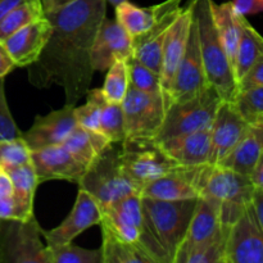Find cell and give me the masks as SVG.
I'll list each match as a JSON object with an SVG mask.
<instances>
[{
	"instance_id": "1",
	"label": "cell",
	"mask_w": 263,
	"mask_h": 263,
	"mask_svg": "<svg viewBox=\"0 0 263 263\" xmlns=\"http://www.w3.org/2000/svg\"><path fill=\"white\" fill-rule=\"evenodd\" d=\"M105 9V0H73L46 12L53 32L37 61L28 67L31 84L39 89L58 85L68 105L86 95L95 72L90 53Z\"/></svg>"
},
{
	"instance_id": "33",
	"label": "cell",
	"mask_w": 263,
	"mask_h": 263,
	"mask_svg": "<svg viewBox=\"0 0 263 263\" xmlns=\"http://www.w3.org/2000/svg\"><path fill=\"white\" fill-rule=\"evenodd\" d=\"M49 263H103L102 249H85L72 243L46 246Z\"/></svg>"
},
{
	"instance_id": "41",
	"label": "cell",
	"mask_w": 263,
	"mask_h": 263,
	"mask_svg": "<svg viewBox=\"0 0 263 263\" xmlns=\"http://www.w3.org/2000/svg\"><path fill=\"white\" fill-rule=\"evenodd\" d=\"M14 118L9 110L4 89V77H0V139H13L21 136Z\"/></svg>"
},
{
	"instance_id": "12",
	"label": "cell",
	"mask_w": 263,
	"mask_h": 263,
	"mask_svg": "<svg viewBox=\"0 0 263 263\" xmlns=\"http://www.w3.org/2000/svg\"><path fill=\"white\" fill-rule=\"evenodd\" d=\"M208 86L211 85L208 84L207 77H205L202 53H200L199 37H198L197 22H195L194 9H193V21L192 26H190L186 48H185L184 55L177 67L176 74H175L174 82H172L171 90H170V104L190 99L207 89Z\"/></svg>"
},
{
	"instance_id": "17",
	"label": "cell",
	"mask_w": 263,
	"mask_h": 263,
	"mask_svg": "<svg viewBox=\"0 0 263 263\" xmlns=\"http://www.w3.org/2000/svg\"><path fill=\"white\" fill-rule=\"evenodd\" d=\"M133 53V37L117 21L105 17L100 23L90 53L94 71H107L113 62L127 61Z\"/></svg>"
},
{
	"instance_id": "2",
	"label": "cell",
	"mask_w": 263,
	"mask_h": 263,
	"mask_svg": "<svg viewBox=\"0 0 263 263\" xmlns=\"http://www.w3.org/2000/svg\"><path fill=\"white\" fill-rule=\"evenodd\" d=\"M100 226L135 246L153 263H170L166 249L159 241L151 218L141 204V194H131L102 210Z\"/></svg>"
},
{
	"instance_id": "4",
	"label": "cell",
	"mask_w": 263,
	"mask_h": 263,
	"mask_svg": "<svg viewBox=\"0 0 263 263\" xmlns=\"http://www.w3.org/2000/svg\"><path fill=\"white\" fill-rule=\"evenodd\" d=\"M253 192L254 185L247 175L210 163L205 167L200 195L220 203L221 225L226 234L244 208L252 203Z\"/></svg>"
},
{
	"instance_id": "31",
	"label": "cell",
	"mask_w": 263,
	"mask_h": 263,
	"mask_svg": "<svg viewBox=\"0 0 263 263\" xmlns=\"http://www.w3.org/2000/svg\"><path fill=\"white\" fill-rule=\"evenodd\" d=\"M44 14L45 13L39 0H31L18 5L0 21V41H4L15 31L37 20L39 17H43Z\"/></svg>"
},
{
	"instance_id": "40",
	"label": "cell",
	"mask_w": 263,
	"mask_h": 263,
	"mask_svg": "<svg viewBox=\"0 0 263 263\" xmlns=\"http://www.w3.org/2000/svg\"><path fill=\"white\" fill-rule=\"evenodd\" d=\"M17 205L12 180L7 170L0 166V220H15Z\"/></svg>"
},
{
	"instance_id": "18",
	"label": "cell",
	"mask_w": 263,
	"mask_h": 263,
	"mask_svg": "<svg viewBox=\"0 0 263 263\" xmlns=\"http://www.w3.org/2000/svg\"><path fill=\"white\" fill-rule=\"evenodd\" d=\"M102 221V210L94 198L80 187L76 200L69 215L63 222L51 230H43L46 246H61L72 243L74 238L89 228L99 225Z\"/></svg>"
},
{
	"instance_id": "44",
	"label": "cell",
	"mask_w": 263,
	"mask_h": 263,
	"mask_svg": "<svg viewBox=\"0 0 263 263\" xmlns=\"http://www.w3.org/2000/svg\"><path fill=\"white\" fill-rule=\"evenodd\" d=\"M15 68V64L13 59L10 58L9 53L5 49L3 41H0V77H5L8 73Z\"/></svg>"
},
{
	"instance_id": "6",
	"label": "cell",
	"mask_w": 263,
	"mask_h": 263,
	"mask_svg": "<svg viewBox=\"0 0 263 263\" xmlns=\"http://www.w3.org/2000/svg\"><path fill=\"white\" fill-rule=\"evenodd\" d=\"M222 98L212 86H208L195 97L182 102H175L167 108L164 122L156 136V141H163L175 136L211 128Z\"/></svg>"
},
{
	"instance_id": "14",
	"label": "cell",
	"mask_w": 263,
	"mask_h": 263,
	"mask_svg": "<svg viewBox=\"0 0 263 263\" xmlns=\"http://www.w3.org/2000/svg\"><path fill=\"white\" fill-rule=\"evenodd\" d=\"M207 164L176 166L146 184L141 190V195L161 200L197 199L202 190L203 175Z\"/></svg>"
},
{
	"instance_id": "29",
	"label": "cell",
	"mask_w": 263,
	"mask_h": 263,
	"mask_svg": "<svg viewBox=\"0 0 263 263\" xmlns=\"http://www.w3.org/2000/svg\"><path fill=\"white\" fill-rule=\"evenodd\" d=\"M116 21L125 28L131 37L141 35L153 26L158 17L159 4L141 8L128 0L116 5Z\"/></svg>"
},
{
	"instance_id": "43",
	"label": "cell",
	"mask_w": 263,
	"mask_h": 263,
	"mask_svg": "<svg viewBox=\"0 0 263 263\" xmlns=\"http://www.w3.org/2000/svg\"><path fill=\"white\" fill-rule=\"evenodd\" d=\"M231 4L244 17L263 12V0H231Z\"/></svg>"
},
{
	"instance_id": "3",
	"label": "cell",
	"mask_w": 263,
	"mask_h": 263,
	"mask_svg": "<svg viewBox=\"0 0 263 263\" xmlns=\"http://www.w3.org/2000/svg\"><path fill=\"white\" fill-rule=\"evenodd\" d=\"M194 18L197 22L200 53L207 81L225 102H234L239 86L233 64L218 37L211 14L210 0H194Z\"/></svg>"
},
{
	"instance_id": "25",
	"label": "cell",
	"mask_w": 263,
	"mask_h": 263,
	"mask_svg": "<svg viewBox=\"0 0 263 263\" xmlns=\"http://www.w3.org/2000/svg\"><path fill=\"white\" fill-rule=\"evenodd\" d=\"M210 8L218 37L234 68V61H235L236 50H238L239 40L241 36V22H243L244 15L239 14L234 9L231 2L217 4L213 0H210Z\"/></svg>"
},
{
	"instance_id": "24",
	"label": "cell",
	"mask_w": 263,
	"mask_h": 263,
	"mask_svg": "<svg viewBox=\"0 0 263 263\" xmlns=\"http://www.w3.org/2000/svg\"><path fill=\"white\" fill-rule=\"evenodd\" d=\"M263 152V122L249 123V128L238 145L218 166L251 176Z\"/></svg>"
},
{
	"instance_id": "13",
	"label": "cell",
	"mask_w": 263,
	"mask_h": 263,
	"mask_svg": "<svg viewBox=\"0 0 263 263\" xmlns=\"http://www.w3.org/2000/svg\"><path fill=\"white\" fill-rule=\"evenodd\" d=\"M182 0H166L159 4L158 17L148 31L133 37V55L159 76L162 50L170 27L181 10Z\"/></svg>"
},
{
	"instance_id": "32",
	"label": "cell",
	"mask_w": 263,
	"mask_h": 263,
	"mask_svg": "<svg viewBox=\"0 0 263 263\" xmlns=\"http://www.w3.org/2000/svg\"><path fill=\"white\" fill-rule=\"evenodd\" d=\"M100 134L105 136L112 144L122 143L126 139L125 116L120 103L103 102L100 109Z\"/></svg>"
},
{
	"instance_id": "48",
	"label": "cell",
	"mask_w": 263,
	"mask_h": 263,
	"mask_svg": "<svg viewBox=\"0 0 263 263\" xmlns=\"http://www.w3.org/2000/svg\"><path fill=\"white\" fill-rule=\"evenodd\" d=\"M39 2H40L41 7H43L44 13H46L50 12V10H55L58 8L64 7V5L69 4L73 0H39Z\"/></svg>"
},
{
	"instance_id": "8",
	"label": "cell",
	"mask_w": 263,
	"mask_h": 263,
	"mask_svg": "<svg viewBox=\"0 0 263 263\" xmlns=\"http://www.w3.org/2000/svg\"><path fill=\"white\" fill-rule=\"evenodd\" d=\"M118 149V157L123 172L141 190L175 168L177 164L170 158L154 139H125Z\"/></svg>"
},
{
	"instance_id": "9",
	"label": "cell",
	"mask_w": 263,
	"mask_h": 263,
	"mask_svg": "<svg viewBox=\"0 0 263 263\" xmlns=\"http://www.w3.org/2000/svg\"><path fill=\"white\" fill-rule=\"evenodd\" d=\"M43 229L30 220H0V263H49Z\"/></svg>"
},
{
	"instance_id": "28",
	"label": "cell",
	"mask_w": 263,
	"mask_h": 263,
	"mask_svg": "<svg viewBox=\"0 0 263 263\" xmlns=\"http://www.w3.org/2000/svg\"><path fill=\"white\" fill-rule=\"evenodd\" d=\"M262 54L263 36L249 23L246 17H243L241 36L239 40L235 61H234V74H235L238 85L244 74L249 71V68L256 63V61Z\"/></svg>"
},
{
	"instance_id": "49",
	"label": "cell",
	"mask_w": 263,
	"mask_h": 263,
	"mask_svg": "<svg viewBox=\"0 0 263 263\" xmlns=\"http://www.w3.org/2000/svg\"><path fill=\"white\" fill-rule=\"evenodd\" d=\"M105 2H107V3H109V4H112L113 7H116V5L121 4V3L126 2V0H105Z\"/></svg>"
},
{
	"instance_id": "35",
	"label": "cell",
	"mask_w": 263,
	"mask_h": 263,
	"mask_svg": "<svg viewBox=\"0 0 263 263\" xmlns=\"http://www.w3.org/2000/svg\"><path fill=\"white\" fill-rule=\"evenodd\" d=\"M86 103L74 107V118L80 127L100 133V109L105 100L102 89H92L86 92Z\"/></svg>"
},
{
	"instance_id": "39",
	"label": "cell",
	"mask_w": 263,
	"mask_h": 263,
	"mask_svg": "<svg viewBox=\"0 0 263 263\" xmlns=\"http://www.w3.org/2000/svg\"><path fill=\"white\" fill-rule=\"evenodd\" d=\"M234 104L249 123H256L263 118V86L240 91Z\"/></svg>"
},
{
	"instance_id": "38",
	"label": "cell",
	"mask_w": 263,
	"mask_h": 263,
	"mask_svg": "<svg viewBox=\"0 0 263 263\" xmlns=\"http://www.w3.org/2000/svg\"><path fill=\"white\" fill-rule=\"evenodd\" d=\"M31 162V149L22 136L0 139V166L3 168L22 166Z\"/></svg>"
},
{
	"instance_id": "30",
	"label": "cell",
	"mask_w": 263,
	"mask_h": 263,
	"mask_svg": "<svg viewBox=\"0 0 263 263\" xmlns=\"http://www.w3.org/2000/svg\"><path fill=\"white\" fill-rule=\"evenodd\" d=\"M103 263H153L135 246L116 236L109 229L102 226Z\"/></svg>"
},
{
	"instance_id": "34",
	"label": "cell",
	"mask_w": 263,
	"mask_h": 263,
	"mask_svg": "<svg viewBox=\"0 0 263 263\" xmlns=\"http://www.w3.org/2000/svg\"><path fill=\"white\" fill-rule=\"evenodd\" d=\"M107 71L104 85L102 87L103 95L107 102L122 104L128 87H130L127 63L126 61H116Z\"/></svg>"
},
{
	"instance_id": "36",
	"label": "cell",
	"mask_w": 263,
	"mask_h": 263,
	"mask_svg": "<svg viewBox=\"0 0 263 263\" xmlns=\"http://www.w3.org/2000/svg\"><path fill=\"white\" fill-rule=\"evenodd\" d=\"M126 63H127L130 87L139 90V91L151 92V94H159V92L162 94L158 74L154 73L152 69H149L145 64L138 61L134 55L128 58Z\"/></svg>"
},
{
	"instance_id": "7",
	"label": "cell",
	"mask_w": 263,
	"mask_h": 263,
	"mask_svg": "<svg viewBox=\"0 0 263 263\" xmlns=\"http://www.w3.org/2000/svg\"><path fill=\"white\" fill-rule=\"evenodd\" d=\"M197 199L161 200L141 195L144 211L151 218L157 236L166 249L171 263L175 262L177 252L186 236Z\"/></svg>"
},
{
	"instance_id": "37",
	"label": "cell",
	"mask_w": 263,
	"mask_h": 263,
	"mask_svg": "<svg viewBox=\"0 0 263 263\" xmlns=\"http://www.w3.org/2000/svg\"><path fill=\"white\" fill-rule=\"evenodd\" d=\"M225 243L226 235L221 234L217 238L187 251L179 263H223Z\"/></svg>"
},
{
	"instance_id": "16",
	"label": "cell",
	"mask_w": 263,
	"mask_h": 263,
	"mask_svg": "<svg viewBox=\"0 0 263 263\" xmlns=\"http://www.w3.org/2000/svg\"><path fill=\"white\" fill-rule=\"evenodd\" d=\"M248 128L249 122L241 116L234 102L222 100L211 126L210 164L218 166L238 145Z\"/></svg>"
},
{
	"instance_id": "45",
	"label": "cell",
	"mask_w": 263,
	"mask_h": 263,
	"mask_svg": "<svg viewBox=\"0 0 263 263\" xmlns=\"http://www.w3.org/2000/svg\"><path fill=\"white\" fill-rule=\"evenodd\" d=\"M252 205H253L254 213L257 216L259 226L263 231V189L254 187L253 198H252Z\"/></svg>"
},
{
	"instance_id": "19",
	"label": "cell",
	"mask_w": 263,
	"mask_h": 263,
	"mask_svg": "<svg viewBox=\"0 0 263 263\" xmlns=\"http://www.w3.org/2000/svg\"><path fill=\"white\" fill-rule=\"evenodd\" d=\"M74 105L66 104L63 108L51 110L45 116H37L32 126L21 134L31 151L45 146L62 145L76 128Z\"/></svg>"
},
{
	"instance_id": "46",
	"label": "cell",
	"mask_w": 263,
	"mask_h": 263,
	"mask_svg": "<svg viewBox=\"0 0 263 263\" xmlns=\"http://www.w3.org/2000/svg\"><path fill=\"white\" fill-rule=\"evenodd\" d=\"M249 177H251L254 187L263 189V152L261 153V156H259L258 161H257L256 166H254L253 171H252Z\"/></svg>"
},
{
	"instance_id": "22",
	"label": "cell",
	"mask_w": 263,
	"mask_h": 263,
	"mask_svg": "<svg viewBox=\"0 0 263 263\" xmlns=\"http://www.w3.org/2000/svg\"><path fill=\"white\" fill-rule=\"evenodd\" d=\"M225 234L221 225V205L217 200L199 195L186 236L180 247L174 263H179L187 251Z\"/></svg>"
},
{
	"instance_id": "21",
	"label": "cell",
	"mask_w": 263,
	"mask_h": 263,
	"mask_svg": "<svg viewBox=\"0 0 263 263\" xmlns=\"http://www.w3.org/2000/svg\"><path fill=\"white\" fill-rule=\"evenodd\" d=\"M53 25L45 14L23 26L3 41L15 67H30L35 63L48 44Z\"/></svg>"
},
{
	"instance_id": "27",
	"label": "cell",
	"mask_w": 263,
	"mask_h": 263,
	"mask_svg": "<svg viewBox=\"0 0 263 263\" xmlns=\"http://www.w3.org/2000/svg\"><path fill=\"white\" fill-rule=\"evenodd\" d=\"M63 145L77 161L89 167L112 143L103 134L86 130L77 125Z\"/></svg>"
},
{
	"instance_id": "5",
	"label": "cell",
	"mask_w": 263,
	"mask_h": 263,
	"mask_svg": "<svg viewBox=\"0 0 263 263\" xmlns=\"http://www.w3.org/2000/svg\"><path fill=\"white\" fill-rule=\"evenodd\" d=\"M79 186L89 193L100 210L131 194H140L139 187L123 172L118 149H105L86 168Z\"/></svg>"
},
{
	"instance_id": "23",
	"label": "cell",
	"mask_w": 263,
	"mask_h": 263,
	"mask_svg": "<svg viewBox=\"0 0 263 263\" xmlns=\"http://www.w3.org/2000/svg\"><path fill=\"white\" fill-rule=\"evenodd\" d=\"M162 151L180 166H200L210 163L211 128L157 141Z\"/></svg>"
},
{
	"instance_id": "50",
	"label": "cell",
	"mask_w": 263,
	"mask_h": 263,
	"mask_svg": "<svg viewBox=\"0 0 263 263\" xmlns=\"http://www.w3.org/2000/svg\"><path fill=\"white\" fill-rule=\"evenodd\" d=\"M258 122H263V118H262V120H261V121H258Z\"/></svg>"
},
{
	"instance_id": "47",
	"label": "cell",
	"mask_w": 263,
	"mask_h": 263,
	"mask_svg": "<svg viewBox=\"0 0 263 263\" xmlns=\"http://www.w3.org/2000/svg\"><path fill=\"white\" fill-rule=\"evenodd\" d=\"M27 2H31V0H0V21H2L10 10H13L14 8H17L18 5Z\"/></svg>"
},
{
	"instance_id": "20",
	"label": "cell",
	"mask_w": 263,
	"mask_h": 263,
	"mask_svg": "<svg viewBox=\"0 0 263 263\" xmlns=\"http://www.w3.org/2000/svg\"><path fill=\"white\" fill-rule=\"evenodd\" d=\"M31 163L39 184L51 180H66L79 184L87 168L67 151L63 144L31 151Z\"/></svg>"
},
{
	"instance_id": "15",
	"label": "cell",
	"mask_w": 263,
	"mask_h": 263,
	"mask_svg": "<svg viewBox=\"0 0 263 263\" xmlns=\"http://www.w3.org/2000/svg\"><path fill=\"white\" fill-rule=\"evenodd\" d=\"M193 9H194V0H190L186 7L181 8L179 15L170 27L163 44L159 81H161L162 95L166 100L167 108L170 105V90H171L177 67L186 48L193 21Z\"/></svg>"
},
{
	"instance_id": "11",
	"label": "cell",
	"mask_w": 263,
	"mask_h": 263,
	"mask_svg": "<svg viewBox=\"0 0 263 263\" xmlns=\"http://www.w3.org/2000/svg\"><path fill=\"white\" fill-rule=\"evenodd\" d=\"M223 263H263V231L252 203L229 228Z\"/></svg>"
},
{
	"instance_id": "26",
	"label": "cell",
	"mask_w": 263,
	"mask_h": 263,
	"mask_svg": "<svg viewBox=\"0 0 263 263\" xmlns=\"http://www.w3.org/2000/svg\"><path fill=\"white\" fill-rule=\"evenodd\" d=\"M9 174L14 190V200L17 204L18 220H30L33 216V199L39 184L32 163L5 168Z\"/></svg>"
},
{
	"instance_id": "10",
	"label": "cell",
	"mask_w": 263,
	"mask_h": 263,
	"mask_svg": "<svg viewBox=\"0 0 263 263\" xmlns=\"http://www.w3.org/2000/svg\"><path fill=\"white\" fill-rule=\"evenodd\" d=\"M126 139H156L167 112L163 95L128 87L122 102Z\"/></svg>"
},
{
	"instance_id": "42",
	"label": "cell",
	"mask_w": 263,
	"mask_h": 263,
	"mask_svg": "<svg viewBox=\"0 0 263 263\" xmlns=\"http://www.w3.org/2000/svg\"><path fill=\"white\" fill-rule=\"evenodd\" d=\"M239 92L263 86V54L239 81Z\"/></svg>"
}]
</instances>
